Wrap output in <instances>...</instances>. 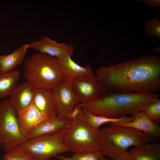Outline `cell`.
Masks as SVG:
<instances>
[{"mask_svg": "<svg viewBox=\"0 0 160 160\" xmlns=\"http://www.w3.org/2000/svg\"><path fill=\"white\" fill-rule=\"evenodd\" d=\"M97 83L107 92H151L160 90V57L146 55L99 68Z\"/></svg>", "mask_w": 160, "mask_h": 160, "instance_id": "1", "label": "cell"}, {"mask_svg": "<svg viewBox=\"0 0 160 160\" xmlns=\"http://www.w3.org/2000/svg\"><path fill=\"white\" fill-rule=\"evenodd\" d=\"M159 96L151 92H107L97 100L79 105L93 114L115 118L144 111Z\"/></svg>", "mask_w": 160, "mask_h": 160, "instance_id": "2", "label": "cell"}, {"mask_svg": "<svg viewBox=\"0 0 160 160\" xmlns=\"http://www.w3.org/2000/svg\"><path fill=\"white\" fill-rule=\"evenodd\" d=\"M97 135L103 155L111 159L127 151L130 147L157 141L156 139L133 128L111 124L99 129Z\"/></svg>", "mask_w": 160, "mask_h": 160, "instance_id": "3", "label": "cell"}, {"mask_svg": "<svg viewBox=\"0 0 160 160\" xmlns=\"http://www.w3.org/2000/svg\"><path fill=\"white\" fill-rule=\"evenodd\" d=\"M24 75L36 88L52 90L64 81L58 59L38 52L25 61Z\"/></svg>", "mask_w": 160, "mask_h": 160, "instance_id": "4", "label": "cell"}, {"mask_svg": "<svg viewBox=\"0 0 160 160\" xmlns=\"http://www.w3.org/2000/svg\"><path fill=\"white\" fill-rule=\"evenodd\" d=\"M64 143L73 153L100 151L97 131L88 123L79 104L70 116Z\"/></svg>", "mask_w": 160, "mask_h": 160, "instance_id": "5", "label": "cell"}, {"mask_svg": "<svg viewBox=\"0 0 160 160\" xmlns=\"http://www.w3.org/2000/svg\"><path fill=\"white\" fill-rule=\"evenodd\" d=\"M67 129L60 132L26 140L18 146L31 154L36 160H49L70 150L64 143Z\"/></svg>", "mask_w": 160, "mask_h": 160, "instance_id": "6", "label": "cell"}, {"mask_svg": "<svg viewBox=\"0 0 160 160\" xmlns=\"http://www.w3.org/2000/svg\"><path fill=\"white\" fill-rule=\"evenodd\" d=\"M25 141L16 112L9 99L0 102V147L5 152Z\"/></svg>", "mask_w": 160, "mask_h": 160, "instance_id": "7", "label": "cell"}, {"mask_svg": "<svg viewBox=\"0 0 160 160\" xmlns=\"http://www.w3.org/2000/svg\"><path fill=\"white\" fill-rule=\"evenodd\" d=\"M72 90L81 104L87 103L100 98L107 92L97 82L92 73L71 83Z\"/></svg>", "mask_w": 160, "mask_h": 160, "instance_id": "8", "label": "cell"}, {"mask_svg": "<svg viewBox=\"0 0 160 160\" xmlns=\"http://www.w3.org/2000/svg\"><path fill=\"white\" fill-rule=\"evenodd\" d=\"M57 111V116L71 119L75 107L80 100L73 92L71 83L63 81L52 90Z\"/></svg>", "mask_w": 160, "mask_h": 160, "instance_id": "9", "label": "cell"}, {"mask_svg": "<svg viewBox=\"0 0 160 160\" xmlns=\"http://www.w3.org/2000/svg\"><path fill=\"white\" fill-rule=\"evenodd\" d=\"M29 47L38 52L60 59L71 56L74 47L71 44L58 43L46 36L41 37L39 40L28 44Z\"/></svg>", "mask_w": 160, "mask_h": 160, "instance_id": "10", "label": "cell"}, {"mask_svg": "<svg viewBox=\"0 0 160 160\" xmlns=\"http://www.w3.org/2000/svg\"><path fill=\"white\" fill-rule=\"evenodd\" d=\"M17 116L20 131L25 137L39 124L49 118L36 108L33 102L19 112Z\"/></svg>", "mask_w": 160, "mask_h": 160, "instance_id": "11", "label": "cell"}, {"mask_svg": "<svg viewBox=\"0 0 160 160\" xmlns=\"http://www.w3.org/2000/svg\"><path fill=\"white\" fill-rule=\"evenodd\" d=\"M71 119L57 116L39 124L25 137V141L37 137L57 133L68 128Z\"/></svg>", "mask_w": 160, "mask_h": 160, "instance_id": "12", "label": "cell"}, {"mask_svg": "<svg viewBox=\"0 0 160 160\" xmlns=\"http://www.w3.org/2000/svg\"><path fill=\"white\" fill-rule=\"evenodd\" d=\"M36 89L28 81L17 85L9 100L17 115L32 103Z\"/></svg>", "mask_w": 160, "mask_h": 160, "instance_id": "13", "label": "cell"}, {"mask_svg": "<svg viewBox=\"0 0 160 160\" xmlns=\"http://www.w3.org/2000/svg\"><path fill=\"white\" fill-rule=\"evenodd\" d=\"M134 119L129 122L111 124L129 127L141 131L155 139L160 137V127L152 121L144 111H139L132 114Z\"/></svg>", "mask_w": 160, "mask_h": 160, "instance_id": "14", "label": "cell"}, {"mask_svg": "<svg viewBox=\"0 0 160 160\" xmlns=\"http://www.w3.org/2000/svg\"><path fill=\"white\" fill-rule=\"evenodd\" d=\"M33 103L41 112L49 118L57 115V111L52 90L36 88Z\"/></svg>", "mask_w": 160, "mask_h": 160, "instance_id": "15", "label": "cell"}, {"mask_svg": "<svg viewBox=\"0 0 160 160\" xmlns=\"http://www.w3.org/2000/svg\"><path fill=\"white\" fill-rule=\"evenodd\" d=\"M65 82L71 83L79 78L92 73L89 66L83 67L72 60L71 56L58 59Z\"/></svg>", "mask_w": 160, "mask_h": 160, "instance_id": "16", "label": "cell"}, {"mask_svg": "<svg viewBox=\"0 0 160 160\" xmlns=\"http://www.w3.org/2000/svg\"><path fill=\"white\" fill-rule=\"evenodd\" d=\"M28 48V44H25L9 54L0 55V73L10 72L22 63Z\"/></svg>", "mask_w": 160, "mask_h": 160, "instance_id": "17", "label": "cell"}, {"mask_svg": "<svg viewBox=\"0 0 160 160\" xmlns=\"http://www.w3.org/2000/svg\"><path fill=\"white\" fill-rule=\"evenodd\" d=\"M129 152L136 160H160V144L156 142L136 146Z\"/></svg>", "mask_w": 160, "mask_h": 160, "instance_id": "18", "label": "cell"}, {"mask_svg": "<svg viewBox=\"0 0 160 160\" xmlns=\"http://www.w3.org/2000/svg\"><path fill=\"white\" fill-rule=\"evenodd\" d=\"M82 110L87 121L92 128L96 131L98 130L100 126L105 124L126 123L131 121L134 119V117L132 116L129 117L125 116L115 118L108 117L93 114L83 109Z\"/></svg>", "mask_w": 160, "mask_h": 160, "instance_id": "19", "label": "cell"}, {"mask_svg": "<svg viewBox=\"0 0 160 160\" xmlns=\"http://www.w3.org/2000/svg\"><path fill=\"white\" fill-rule=\"evenodd\" d=\"M20 77V73L17 71L0 73V99L11 95L17 86Z\"/></svg>", "mask_w": 160, "mask_h": 160, "instance_id": "20", "label": "cell"}, {"mask_svg": "<svg viewBox=\"0 0 160 160\" xmlns=\"http://www.w3.org/2000/svg\"><path fill=\"white\" fill-rule=\"evenodd\" d=\"M103 155L101 151H85L73 153L70 156L57 155L55 157L60 160H99L100 157Z\"/></svg>", "mask_w": 160, "mask_h": 160, "instance_id": "21", "label": "cell"}, {"mask_svg": "<svg viewBox=\"0 0 160 160\" xmlns=\"http://www.w3.org/2000/svg\"><path fill=\"white\" fill-rule=\"evenodd\" d=\"M3 158L7 160H36L31 154L18 145L6 151Z\"/></svg>", "mask_w": 160, "mask_h": 160, "instance_id": "22", "label": "cell"}, {"mask_svg": "<svg viewBox=\"0 0 160 160\" xmlns=\"http://www.w3.org/2000/svg\"><path fill=\"white\" fill-rule=\"evenodd\" d=\"M148 117L157 124L160 121V100L150 104L144 111Z\"/></svg>", "mask_w": 160, "mask_h": 160, "instance_id": "23", "label": "cell"}, {"mask_svg": "<svg viewBox=\"0 0 160 160\" xmlns=\"http://www.w3.org/2000/svg\"><path fill=\"white\" fill-rule=\"evenodd\" d=\"M145 29L147 34L158 38L160 37V20L155 17L148 19L145 23Z\"/></svg>", "mask_w": 160, "mask_h": 160, "instance_id": "24", "label": "cell"}, {"mask_svg": "<svg viewBox=\"0 0 160 160\" xmlns=\"http://www.w3.org/2000/svg\"><path fill=\"white\" fill-rule=\"evenodd\" d=\"M112 160H136L129 152L126 151L111 159Z\"/></svg>", "mask_w": 160, "mask_h": 160, "instance_id": "25", "label": "cell"}, {"mask_svg": "<svg viewBox=\"0 0 160 160\" xmlns=\"http://www.w3.org/2000/svg\"><path fill=\"white\" fill-rule=\"evenodd\" d=\"M143 1L145 2L147 5L149 7L155 8L159 7L160 6V0H144Z\"/></svg>", "mask_w": 160, "mask_h": 160, "instance_id": "26", "label": "cell"}, {"mask_svg": "<svg viewBox=\"0 0 160 160\" xmlns=\"http://www.w3.org/2000/svg\"><path fill=\"white\" fill-rule=\"evenodd\" d=\"M99 160H112L109 159H107L105 156L103 155H102L100 157L99 159Z\"/></svg>", "mask_w": 160, "mask_h": 160, "instance_id": "27", "label": "cell"}, {"mask_svg": "<svg viewBox=\"0 0 160 160\" xmlns=\"http://www.w3.org/2000/svg\"><path fill=\"white\" fill-rule=\"evenodd\" d=\"M3 160H7L6 159H4L3 158Z\"/></svg>", "mask_w": 160, "mask_h": 160, "instance_id": "28", "label": "cell"}]
</instances>
